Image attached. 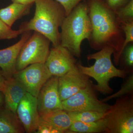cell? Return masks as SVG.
I'll return each mask as SVG.
<instances>
[{
    "label": "cell",
    "mask_w": 133,
    "mask_h": 133,
    "mask_svg": "<svg viewBox=\"0 0 133 133\" xmlns=\"http://www.w3.org/2000/svg\"><path fill=\"white\" fill-rule=\"evenodd\" d=\"M92 31L90 42L96 50L110 46L114 49L116 61L124 42L120 22L116 12L109 8L102 0H87Z\"/></svg>",
    "instance_id": "6da1fadb"
},
{
    "label": "cell",
    "mask_w": 133,
    "mask_h": 133,
    "mask_svg": "<svg viewBox=\"0 0 133 133\" xmlns=\"http://www.w3.org/2000/svg\"><path fill=\"white\" fill-rule=\"evenodd\" d=\"M35 15L29 21L23 23L19 29L41 33L52 43L53 46L60 44L59 28L66 17L65 10L56 0H35Z\"/></svg>",
    "instance_id": "7a4b0ae2"
},
{
    "label": "cell",
    "mask_w": 133,
    "mask_h": 133,
    "mask_svg": "<svg viewBox=\"0 0 133 133\" xmlns=\"http://www.w3.org/2000/svg\"><path fill=\"white\" fill-rule=\"evenodd\" d=\"M60 27V44L79 57L82 42L85 39L90 41L92 31L87 0L79 3L65 17Z\"/></svg>",
    "instance_id": "3957f363"
},
{
    "label": "cell",
    "mask_w": 133,
    "mask_h": 133,
    "mask_svg": "<svg viewBox=\"0 0 133 133\" xmlns=\"http://www.w3.org/2000/svg\"><path fill=\"white\" fill-rule=\"evenodd\" d=\"M114 52V49L112 47L105 46L98 52L87 56L88 60H95L93 65L86 66L77 64L81 72L97 81V84H93V88L102 94H111L113 92L109 85L111 79L114 77L124 78L127 76L126 71L117 69L114 65L111 56Z\"/></svg>",
    "instance_id": "277c9868"
},
{
    "label": "cell",
    "mask_w": 133,
    "mask_h": 133,
    "mask_svg": "<svg viewBox=\"0 0 133 133\" xmlns=\"http://www.w3.org/2000/svg\"><path fill=\"white\" fill-rule=\"evenodd\" d=\"M104 118L108 133H133V97L117 98L105 112Z\"/></svg>",
    "instance_id": "5b68a950"
},
{
    "label": "cell",
    "mask_w": 133,
    "mask_h": 133,
    "mask_svg": "<svg viewBox=\"0 0 133 133\" xmlns=\"http://www.w3.org/2000/svg\"><path fill=\"white\" fill-rule=\"evenodd\" d=\"M50 43L44 36L34 31L21 49L17 59V71L33 64L45 63L49 53Z\"/></svg>",
    "instance_id": "8992f818"
},
{
    "label": "cell",
    "mask_w": 133,
    "mask_h": 133,
    "mask_svg": "<svg viewBox=\"0 0 133 133\" xmlns=\"http://www.w3.org/2000/svg\"><path fill=\"white\" fill-rule=\"evenodd\" d=\"M92 85L91 81L84 89L62 101L63 109L67 112H106L110 105L98 99Z\"/></svg>",
    "instance_id": "52a82bcc"
},
{
    "label": "cell",
    "mask_w": 133,
    "mask_h": 133,
    "mask_svg": "<svg viewBox=\"0 0 133 133\" xmlns=\"http://www.w3.org/2000/svg\"><path fill=\"white\" fill-rule=\"evenodd\" d=\"M52 75L44 63H35L17 71L13 77L19 80L27 92L37 98L43 85Z\"/></svg>",
    "instance_id": "ba28073f"
},
{
    "label": "cell",
    "mask_w": 133,
    "mask_h": 133,
    "mask_svg": "<svg viewBox=\"0 0 133 133\" xmlns=\"http://www.w3.org/2000/svg\"><path fill=\"white\" fill-rule=\"evenodd\" d=\"M52 76L59 77L76 66V59L68 49L59 44L53 46L45 63Z\"/></svg>",
    "instance_id": "9c48e42d"
},
{
    "label": "cell",
    "mask_w": 133,
    "mask_h": 133,
    "mask_svg": "<svg viewBox=\"0 0 133 133\" xmlns=\"http://www.w3.org/2000/svg\"><path fill=\"white\" fill-rule=\"evenodd\" d=\"M16 115L26 133L36 132L40 119L37 98L26 93L17 106Z\"/></svg>",
    "instance_id": "30bf717a"
},
{
    "label": "cell",
    "mask_w": 133,
    "mask_h": 133,
    "mask_svg": "<svg viewBox=\"0 0 133 133\" xmlns=\"http://www.w3.org/2000/svg\"><path fill=\"white\" fill-rule=\"evenodd\" d=\"M58 85V77L52 76L41 88L37 97L39 115L63 109Z\"/></svg>",
    "instance_id": "8fae6325"
},
{
    "label": "cell",
    "mask_w": 133,
    "mask_h": 133,
    "mask_svg": "<svg viewBox=\"0 0 133 133\" xmlns=\"http://www.w3.org/2000/svg\"><path fill=\"white\" fill-rule=\"evenodd\" d=\"M89 76L80 71L76 65L64 75L58 77V91L62 101L85 88L91 82Z\"/></svg>",
    "instance_id": "7c38bea8"
},
{
    "label": "cell",
    "mask_w": 133,
    "mask_h": 133,
    "mask_svg": "<svg viewBox=\"0 0 133 133\" xmlns=\"http://www.w3.org/2000/svg\"><path fill=\"white\" fill-rule=\"evenodd\" d=\"M32 35V31L23 33L17 43L5 49L0 50V68L6 79L13 77L16 72L17 59L24 43Z\"/></svg>",
    "instance_id": "4fadbf2b"
},
{
    "label": "cell",
    "mask_w": 133,
    "mask_h": 133,
    "mask_svg": "<svg viewBox=\"0 0 133 133\" xmlns=\"http://www.w3.org/2000/svg\"><path fill=\"white\" fill-rule=\"evenodd\" d=\"M2 91L5 108L16 114L17 106L27 92L21 82L14 77L7 79Z\"/></svg>",
    "instance_id": "5bb4252c"
},
{
    "label": "cell",
    "mask_w": 133,
    "mask_h": 133,
    "mask_svg": "<svg viewBox=\"0 0 133 133\" xmlns=\"http://www.w3.org/2000/svg\"><path fill=\"white\" fill-rule=\"evenodd\" d=\"M40 118L60 133L68 132L72 122L67 111L56 110L40 115Z\"/></svg>",
    "instance_id": "9a60e30c"
},
{
    "label": "cell",
    "mask_w": 133,
    "mask_h": 133,
    "mask_svg": "<svg viewBox=\"0 0 133 133\" xmlns=\"http://www.w3.org/2000/svg\"><path fill=\"white\" fill-rule=\"evenodd\" d=\"M32 5H23L13 3L0 9V19L10 28L17 20L30 13Z\"/></svg>",
    "instance_id": "2e32d148"
},
{
    "label": "cell",
    "mask_w": 133,
    "mask_h": 133,
    "mask_svg": "<svg viewBox=\"0 0 133 133\" xmlns=\"http://www.w3.org/2000/svg\"><path fill=\"white\" fill-rule=\"evenodd\" d=\"M24 129L16 114L5 108L0 110V133H21Z\"/></svg>",
    "instance_id": "e0dca14e"
},
{
    "label": "cell",
    "mask_w": 133,
    "mask_h": 133,
    "mask_svg": "<svg viewBox=\"0 0 133 133\" xmlns=\"http://www.w3.org/2000/svg\"><path fill=\"white\" fill-rule=\"evenodd\" d=\"M106 124L104 119L92 122H73L68 132L71 133H94L106 132Z\"/></svg>",
    "instance_id": "ac0fdd59"
},
{
    "label": "cell",
    "mask_w": 133,
    "mask_h": 133,
    "mask_svg": "<svg viewBox=\"0 0 133 133\" xmlns=\"http://www.w3.org/2000/svg\"><path fill=\"white\" fill-rule=\"evenodd\" d=\"M72 122H92L104 118L105 112L95 111L67 112Z\"/></svg>",
    "instance_id": "d6986e66"
},
{
    "label": "cell",
    "mask_w": 133,
    "mask_h": 133,
    "mask_svg": "<svg viewBox=\"0 0 133 133\" xmlns=\"http://www.w3.org/2000/svg\"><path fill=\"white\" fill-rule=\"evenodd\" d=\"M120 22L122 30L125 34V38L116 58V61L115 62L116 65L118 64L120 58L126 46L128 44L133 43V21Z\"/></svg>",
    "instance_id": "ffe728a7"
},
{
    "label": "cell",
    "mask_w": 133,
    "mask_h": 133,
    "mask_svg": "<svg viewBox=\"0 0 133 133\" xmlns=\"http://www.w3.org/2000/svg\"><path fill=\"white\" fill-rule=\"evenodd\" d=\"M133 75L132 74L129 76L119 90L101 100L103 102H106L113 98H117L125 96L127 94L133 93Z\"/></svg>",
    "instance_id": "44dd1931"
},
{
    "label": "cell",
    "mask_w": 133,
    "mask_h": 133,
    "mask_svg": "<svg viewBox=\"0 0 133 133\" xmlns=\"http://www.w3.org/2000/svg\"><path fill=\"white\" fill-rule=\"evenodd\" d=\"M115 12L120 22L133 21V0H130Z\"/></svg>",
    "instance_id": "7402d4cb"
},
{
    "label": "cell",
    "mask_w": 133,
    "mask_h": 133,
    "mask_svg": "<svg viewBox=\"0 0 133 133\" xmlns=\"http://www.w3.org/2000/svg\"><path fill=\"white\" fill-rule=\"evenodd\" d=\"M23 33L19 29L17 30H13L0 19V41L16 38Z\"/></svg>",
    "instance_id": "603a6c76"
},
{
    "label": "cell",
    "mask_w": 133,
    "mask_h": 133,
    "mask_svg": "<svg viewBox=\"0 0 133 133\" xmlns=\"http://www.w3.org/2000/svg\"><path fill=\"white\" fill-rule=\"evenodd\" d=\"M60 3L64 8L66 16L71 12L79 3L86 0H56Z\"/></svg>",
    "instance_id": "cb8c5ba5"
},
{
    "label": "cell",
    "mask_w": 133,
    "mask_h": 133,
    "mask_svg": "<svg viewBox=\"0 0 133 133\" xmlns=\"http://www.w3.org/2000/svg\"><path fill=\"white\" fill-rule=\"evenodd\" d=\"M124 60L126 66L129 68L133 66V44L131 43L130 45H127L124 49Z\"/></svg>",
    "instance_id": "d4e9b609"
},
{
    "label": "cell",
    "mask_w": 133,
    "mask_h": 133,
    "mask_svg": "<svg viewBox=\"0 0 133 133\" xmlns=\"http://www.w3.org/2000/svg\"><path fill=\"white\" fill-rule=\"evenodd\" d=\"M109 8L116 12L125 6L130 0H102Z\"/></svg>",
    "instance_id": "484cf974"
},
{
    "label": "cell",
    "mask_w": 133,
    "mask_h": 133,
    "mask_svg": "<svg viewBox=\"0 0 133 133\" xmlns=\"http://www.w3.org/2000/svg\"><path fill=\"white\" fill-rule=\"evenodd\" d=\"M36 132L38 133H60L59 131L52 128L48 123L40 118Z\"/></svg>",
    "instance_id": "4316f807"
},
{
    "label": "cell",
    "mask_w": 133,
    "mask_h": 133,
    "mask_svg": "<svg viewBox=\"0 0 133 133\" xmlns=\"http://www.w3.org/2000/svg\"><path fill=\"white\" fill-rule=\"evenodd\" d=\"M12 2L23 5H33L35 0H11Z\"/></svg>",
    "instance_id": "83f0119b"
},
{
    "label": "cell",
    "mask_w": 133,
    "mask_h": 133,
    "mask_svg": "<svg viewBox=\"0 0 133 133\" xmlns=\"http://www.w3.org/2000/svg\"><path fill=\"white\" fill-rule=\"evenodd\" d=\"M6 79L3 74L1 69L0 68V91H2Z\"/></svg>",
    "instance_id": "f1b7e54d"
},
{
    "label": "cell",
    "mask_w": 133,
    "mask_h": 133,
    "mask_svg": "<svg viewBox=\"0 0 133 133\" xmlns=\"http://www.w3.org/2000/svg\"><path fill=\"white\" fill-rule=\"evenodd\" d=\"M5 102V97L2 91H0V107Z\"/></svg>",
    "instance_id": "f546056e"
}]
</instances>
